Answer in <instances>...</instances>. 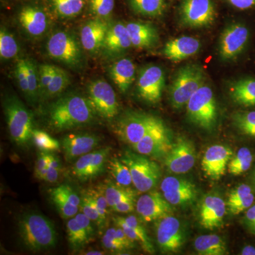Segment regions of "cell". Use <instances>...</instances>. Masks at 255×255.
Returning a JSON list of instances; mask_svg holds the SVG:
<instances>
[{
    "instance_id": "6da1fadb",
    "label": "cell",
    "mask_w": 255,
    "mask_h": 255,
    "mask_svg": "<svg viewBox=\"0 0 255 255\" xmlns=\"http://www.w3.org/2000/svg\"><path fill=\"white\" fill-rule=\"evenodd\" d=\"M95 115L88 98L73 94L64 96L50 106L48 122L52 128L63 131L91 123Z\"/></svg>"
},
{
    "instance_id": "7a4b0ae2",
    "label": "cell",
    "mask_w": 255,
    "mask_h": 255,
    "mask_svg": "<svg viewBox=\"0 0 255 255\" xmlns=\"http://www.w3.org/2000/svg\"><path fill=\"white\" fill-rule=\"evenodd\" d=\"M21 241L29 251L41 252L56 246L58 235L53 222L46 216L35 212L23 214L18 221Z\"/></svg>"
},
{
    "instance_id": "3957f363",
    "label": "cell",
    "mask_w": 255,
    "mask_h": 255,
    "mask_svg": "<svg viewBox=\"0 0 255 255\" xmlns=\"http://www.w3.org/2000/svg\"><path fill=\"white\" fill-rule=\"evenodd\" d=\"M3 109L11 140L20 147H27L35 130L33 114L15 95L5 97Z\"/></svg>"
},
{
    "instance_id": "277c9868",
    "label": "cell",
    "mask_w": 255,
    "mask_h": 255,
    "mask_svg": "<svg viewBox=\"0 0 255 255\" xmlns=\"http://www.w3.org/2000/svg\"><path fill=\"white\" fill-rule=\"evenodd\" d=\"M204 70L196 64H189L178 70L170 87V101L173 108L180 110L203 85H205Z\"/></svg>"
},
{
    "instance_id": "5b68a950",
    "label": "cell",
    "mask_w": 255,
    "mask_h": 255,
    "mask_svg": "<svg viewBox=\"0 0 255 255\" xmlns=\"http://www.w3.org/2000/svg\"><path fill=\"white\" fill-rule=\"evenodd\" d=\"M187 112L188 118L194 125L206 130L214 128L217 123V105L214 92L209 85H203L191 97Z\"/></svg>"
},
{
    "instance_id": "8992f818",
    "label": "cell",
    "mask_w": 255,
    "mask_h": 255,
    "mask_svg": "<svg viewBox=\"0 0 255 255\" xmlns=\"http://www.w3.org/2000/svg\"><path fill=\"white\" fill-rule=\"evenodd\" d=\"M129 169L132 184L140 192H147L155 187L160 179L158 164L136 152L127 150L121 157Z\"/></svg>"
},
{
    "instance_id": "52a82bcc",
    "label": "cell",
    "mask_w": 255,
    "mask_h": 255,
    "mask_svg": "<svg viewBox=\"0 0 255 255\" xmlns=\"http://www.w3.org/2000/svg\"><path fill=\"white\" fill-rule=\"evenodd\" d=\"M160 120L155 116L143 112H128L117 120L114 132L122 141L133 146Z\"/></svg>"
},
{
    "instance_id": "ba28073f",
    "label": "cell",
    "mask_w": 255,
    "mask_h": 255,
    "mask_svg": "<svg viewBox=\"0 0 255 255\" xmlns=\"http://www.w3.org/2000/svg\"><path fill=\"white\" fill-rule=\"evenodd\" d=\"M81 43L67 31H57L50 36L46 50L50 58L71 68H78L82 62Z\"/></svg>"
},
{
    "instance_id": "9c48e42d",
    "label": "cell",
    "mask_w": 255,
    "mask_h": 255,
    "mask_svg": "<svg viewBox=\"0 0 255 255\" xmlns=\"http://www.w3.org/2000/svg\"><path fill=\"white\" fill-rule=\"evenodd\" d=\"M89 101L96 115L113 120L119 113V105L113 87L103 80L92 82L87 87Z\"/></svg>"
},
{
    "instance_id": "30bf717a",
    "label": "cell",
    "mask_w": 255,
    "mask_h": 255,
    "mask_svg": "<svg viewBox=\"0 0 255 255\" xmlns=\"http://www.w3.org/2000/svg\"><path fill=\"white\" fill-rule=\"evenodd\" d=\"M180 16L185 26L208 27L216 18L214 2L212 0H184L181 5Z\"/></svg>"
},
{
    "instance_id": "8fae6325",
    "label": "cell",
    "mask_w": 255,
    "mask_h": 255,
    "mask_svg": "<svg viewBox=\"0 0 255 255\" xmlns=\"http://www.w3.org/2000/svg\"><path fill=\"white\" fill-rule=\"evenodd\" d=\"M172 146L168 128L160 120L132 147L135 152L141 155L159 157L167 155Z\"/></svg>"
},
{
    "instance_id": "7c38bea8",
    "label": "cell",
    "mask_w": 255,
    "mask_h": 255,
    "mask_svg": "<svg viewBox=\"0 0 255 255\" xmlns=\"http://www.w3.org/2000/svg\"><path fill=\"white\" fill-rule=\"evenodd\" d=\"M157 221L156 236L159 249L164 253H177L184 243V233L180 221L170 215Z\"/></svg>"
},
{
    "instance_id": "4fadbf2b",
    "label": "cell",
    "mask_w": 255,
    "mask_h": 255,
    "mask_svg": "<svg viewBox=\"0 0 255 255\" xmlns=\"http://www.w3.org/2000/svg\"><path fill=\"white\" fill-rule=\"evenodd\" d=\"M250 38V31L242 23L229 25L223 31L219 42L221 59L230 61L237 58L244 50Z\"/></svg>"
},
{
    "instance_id": "5bb4252c",
    "label": "cell",
    "mask_w": 255,
    "mask_h": 255,
    "mask_svg": "<svg viewBox=\"0 0 255 255\" xmlns=\"http://www.w3.org/2000/svg\"><path fill=\"white\" fill-rule=\"evenodd\" d=\"M164 74L157 65H149L140 70L137 80V93L142 100L157 104L162 98L164 87Z\"/></svg>"
},
{
    "instance_id": "9a60e30c",
    "label": "cell",
    "mask_w": 255,
    "mask_h": 255,
    "mask_svg": "<svg viewBox=\"0 0 255 255\" xmlns=\"http://www.w3.org/2000/svg\"><path fill=\"white\" fill-rule=\"evenodd\" d=\"M195 162V147L185 137H178L164 159L166 167L175 174L187 173L193 168Z\"/></svg>"
},
{
    "instance_id": "2e32d148",
    "label": "cell",
    "mask_w": 255,
    "mask_h": 255,
    "mask_svg": "<svg viewBox=\"0 0 255 255\" xmlns=\"http://www.w3.org/2000/svg\"><path fill=\"white\" fill-rule=\"evenodd\" d=\"M111 150L110 147H103L79 157L72 169L74 176L82 182L98 177L105 171Z\"/></svg>"
},
{
    "instance_id": "e0dca14e",
    "label": "cell",
    "mask_w": 255,
    "mask_h": 255,
    "mask_svg": "<svg viewBox=\"0 0 255 255\" xmlns=\"http://www.w3.org/2000/svg\"><path fill=\"white\" fill-rule=\"evenodd\" d=\"M160 189L164 199L173 206L190 204L197 196V190L193 183L175 177L164 178L161 182Z\"/></svg>"
},
{
    "instance_id": "ac0fdd59",
    "label": "cell",
    "mask_w": 255,
    "mask_h": 255,
    "mask_svg": "<svg viewBox=\"0 0 255 255\" xmlns=\"http://www.w3.org/2000/svg\"><path fill=\"white\" fill-rule=\"evenodd\" d=\"M137 214L144 222H152L170 213L171 204L158 191H149L139 197L135 207Z\"/></svg>"
},
{
    "instance_id": "d6986e66",
    "label": "cell",
    "mask_w": 255,
    "mask_h": 255,
    "mask_svg": "<svg viewBox=\"0 0 255 255\" xmlns=\"http://www.w3.org/2000/svg\"><path fill=\"white\" fill-rule=\"evenodd\" d=\"M233 156V150L228 146H211L204 154L201 167L207 177L213 180H219L224 175Z\"/></svg>"
},
{
    "instance_id": "ffe728a7",
    "label": "cell",
    "mask_w": 255,
    "mask_h": 255,
    "mask_svg": "<svg viewBox=\"0 0 255 255\" xmlns=\"http://www.w3.org/2000/svg\"><path fill=\"white\" fill-rule=\"evenodd\" d=\"M199 207V221L203 228L214 231L223 226L227 206L222 198L214 194L206 196Z\"/></svg>"
},
{
    "instance_id": "44dd1931",
    "label": "cell",
    "mask_w": 255,
    "mask_h": 255,
    "mask_svg": "<svg viewBox=\"0 0 255 255\" xmlns=\"http://www.w3.org/2000/svg\"><path fill=\"white\" fill-rule=\"evenodd\" d=\"M110 25L106 20L99 18L85 23L80 32V43L84 50L92 55L102 52Z\"/></svg>"
},
{
    "instance_id": "7402d4cb",
    "label": "cell",
    "mask_w": 255,
    "mask_h": 255,
    "mask_svg": "<svg viewBox=\"0 0 255 255\" xmlns=\"http://www.w3.org/2000/svg\"><path fill=\"white\" fill-rule=\"evenodd\" d=\"M52 202L63 219L75 217L80 211L81 198L68 184H61L49 189Z\"/></svg>"
},
{
    "instance_id": "603a6c76",
    "label": "cell",
    "mask_w": 255,
    "mask_h": 255,
    "mask_svg": "<svg viewBox=\"0 0 255 255\" xmlns=\"http://www.w3.org/2000/svg\"><path fill=\"white\" fill-rule=\"evenodd\" d=\"M100 141L95 134L74 133L65 135L61 144L65 157L70 162L92 152Z\"/></svg>"
},
{
    "instance_id": "cb8c5ba5",
    "label": "cell",
    "mask_w": 255,
    "mask_h": 255,
    "mask_svg": "<svg viewBox=\"0 0 255 255\" xmlns=\"http://www.w3.org/2000/svg\"><path fill=\"white\" fill-rule=\"evenodd\" d=\"M132 47L127 25L115 22L110 25L102 51L111 58L122 56Z\"/></svg>"
},
{
    "instance_id": "d4e9b609",
    "label": "cell",
    "mask_w": 255,
    "mask_h": 255,
    "mask_svg": "<svg viewBox=\"0 0 255 255\" xmlns=\"http://www.w3.org/2000/svg\"><path fill=\"white\" fill-rule=\"evenodd\" d=\"M18 21L21 27L29 36H41L44 34L50 25L48 15L41 8L26 6L18 13Z\"/></svg>"
},
{
    "instance_id": "484cf974",
    "label": "cell",
    "mask_w": 255,
    "mask_h": 255,
    "mask_svg": "<svg viewBox=\"0 0 255 255\" xmlns=\"http://www.w3.org/2000/svg\"><path fill=\"white\" fill-rule=\"evenodd\" d=\"M126 25L132 47L137 49L147 50L157 46L159 35L155 26L141 21H131Z\"/></svg>"
},
{
    "instance_id": "4316f807",
    "label": "cell",
    "mask_w": 255,
    "mask_h": 255,
    "mask_svg": "<svg viewBox=\"0 0 255 255\" xmlns=\"http://www.w3.org/2000/svg\"><path fill=\"white\" fill-rule=\"evenodd\" d=\"M200 48V41L197 38L182 36L167 42L164 47L163 54L167 59L178 63L196 54Z\"/></svg>"
},
{
    "instance_id": "83f0119b",
    "label": "cell",
    "mask_w": 255,
    "mask_h": 255,
    "mask_svg": "<svg viewBox=\"0 0 255 255\" xmlns=\"http://www.w3.org/2000/svg\"><path fill=\"white\" fill-rule=\"evenodd\" d=\"M135 64L128 58L117 60L111 66V78L122 93H127L131 87L135 80Z\"/></svg>"
},
{
    "instance_id": "f1b7e54d",
    "label": "cell",
    "mask_w": 255,
    "mask_h": 255,
    "mask_svg": "<svg viewBox=\"0 0 255 255\" xmlns=\"http://www.w3.org/2000/svg\"><path fill=\"white\" fill-rule=\"evenodd\" d=\"M230 95L235 103L243 107H255V79H241L230 88Z\"/></svg>"
},
{
    "instance_id": "f546056e",
    "label": "cell",
    "mask_w": 255,
    "mask_h": 255,
    "mask_svg": "<svg viewBox=\"0 0 255 255\" xmlns=\"http://www.w3.org/2000/svg\"><path fill=\"white\" fill-rule=\"evenodd\" d=\"M194 249L202 255H223L227 253L226 242L216 234L199 236L194 241Z\"/></svg>"
},
{
    "instance_id": "4dcf8cb0",
    "label": "cell",
    "mask_w": 255,
    "mask_h": 255,
    "mask_svg": "<svg viewBox=\"0 0 255 255\" xmlns=\"http://www.w3.org/2000/svg\"><path fill=\"white\" fill-rule=\"evenodd\" d=\"M135 14L148 17L162 16L166 8L165 0H128Z\"/></svg>"
},
{
    "instance_id": "1f68e13d",
    "label": "cell",
    "mask_w": 255,
    "mask_h": 255,
    "mask_svg": "<svg viewBox=\"0 0 255 255\" xmlns=\"http://www.w3.org/2000/svg\"><path fill=\"white\" fill-rule=\"evenodd\" d=\"M107 202L111 209L121 201L128 199H135L136 193L127 187H122L115 182L108 180L103 184Z\"/></svg>"
},
{
    "instance_id": "d6a6232c",
    "label": "cell",
    "mask_w": 255,
    "mask_h": 255,
    "mask_svg": "<svg viewBox=\"0 0 255 255\" xmlns=\"http://www.w3.org/2000/svg\"><path fill=\"white\" fill-rule=\"evenodd\" d=\"M66 226L68 243L73 250L82 249L92 241L85 230L75 218L69 219Z\"/></svg>"
},
{
    "instance_id": "836d02e7",
    "label": "cell",
    "mask_w": 255,
    "mask_h": 255,
    "mask_svg": "<svg viewBox=\"0 0 255 255\" xmlns=\"http://www.w3.org/2000/svg\"><path fill=\"white\" fill-rule=\"evenodd\" d=\"M253 160V155L251 150L248 147H241L230 160L228 172L234 176L241 175L251 168Z\"/></svg>"
},
{
    "instance_id": "e575fe53",
    "label": "cell",
    "mask_w": 255,
    "mask_h": 255,
    "mask_svg": "<svg viewBox=\"0 0 255 255\" xmlns=\"http://www.w3.org/2000/svg\"><path fill=\"white\" fill-rule=\"evenodd\" d=\"M108 169L114 182L119 185L128 187L132 184L130 169L122 159L117 157L109 159Z\"/></svg>"
},
{
    "instance_id": "d590c367",
    "label": "cell",
    "mask_w": 255,
    "mask_h": 255,
    "mask_svg": "<svg viewBox=\"0 0 255 255\" xmlns=\"http://www.w3.org/2000/svg\"><path fill=\"white\" fill-rule=\"evenodd\" d=\"M55 13L62 18L78 16L85 6V0H50Z\"/></svg>"
},
{
    "instance_id": "8d00e7d4",
    "label": "cell",
    "mask_w": 255,
    "mask_h": 255,
    "mask_svg": "<svg viewBox=\"0 0 255 255\" xmlns=\"http://www.w3.org/2000/svg\"><path fill=\"white\" fill-rule=\"evenodd\" d=\"M18 46L14 36L5 27L0 30V58L1 60L13 59L17 56Z\"/></svg>"
},
{
    "instance_id": "74e56055",
    "label": "cell",
    "mask_w": 255,
    "mask_h": 255,
    "mask_svg": "<svg viewBox=\"0 0 255 255\" xmlns=\"http://www.w3.org/2000/svg\"><path fill=\"white\" fill-rule=\"evenodd\" d=\"M113 221L116 226H119V227L122 228L124 230L128 237L132 240V241L138 243L144 251L150 253V254H153L155 253V248H154L150 238L139 234L124 221L122 216H115L113 218Z\"/></svg>"
},
{
    "instance_id": "f35d334b",
    "label": "cell",
    "mask_w": 255,
    "mask_h": 255,
    "mask_svg": "<svg viewBox=\"0 0 255 255\" xmlns=\"http://www.w3.org/2000/svg\"><path fill=\"white\" fill-rule=\"evenodd\" d=\"M233 122L242 133L255 137V111L237 112L233 114Z\"/></svg>"
},
{
    "instance_id": "ab89813d",
    "label": "cell",
    "mask_w": 255,
    "mask_h": 255,
    "mask_svg": "<svg viewBox=\"0 0 255 255\" xmlns=\"http://www.w3.org/2000/svg\"><path fill=\"white\" fill-rule=\"evenodd\" d=\"M70 79L68 73L63 69L56 67L54 76L50 82L49 87L47 89L46 94L43 97L46 98L55 97L62 93L68 86Z\"/></svg>"
},
{
    "instance_id": "60d3db41",
    "label": "cell",
    "mask_w": 255,
    "mask_h": 255,
    "mask_svg": "<svg viewBox=\"0 0 255 255\" xmlns=\"http://www.w3.org/2000/svg\"><path fill=\"white\" fill-rule=\"evenodd\" d=\"M85 192L90 196L92 200L93 201L94 204L100 215L102 225L105 226L107 220V216H108V208L110 206H109L107 198H106L103 185L100 186L95 189H88Z\"/></svg>"
},
{
    "instance_id": "b9f144b4",
    "label": "cell",
    "mask_w": 255,
    "mask_h": 255,
    "mask_svg": "<svg viewBox=\"0 0 255 255\" xmlns=\"http://www.w3.org/2000/svg\"><path fill=\"white\" fill-rule=\"evenodd\" d=\"M33 142L41 152H53L60 149V142L43 130H33Z\"/></svg>"
},
{
    "instance_id": "7bdbcfd3",
    "label": "cell",
    "mask_w": 255,
    "mask_h": 255,
    "mask_svg": "<svg viewBox=\"0 0 255 255\" xmlns=\"http://www.w3.org/2000/svg\"><path fill=\"white\" fill-rule=\"evenodd\" d=\"M25 65L28 83V98L31 102H35L39 96V75L32 60L25 58Z\"/></svg>"
},
{
    "instance_id": "ee69618b",
    "label": "cell",
    "mask_w": 255,
    "mask_h": 255,
    "mask_svg": "<svg viewBox=\"0 0 255 255\" xmlns=\"http://www.w3.org/2000/svg\"><path fill=\"white\" fill-rule=\"evenodd\" d=\"M115 0H90L92 14L97 18L107 19L113 12Z\"/></svg>"
},
{
    "instance_id": "f6af8a7d",
    "label": "cell",
    "mask_w": 255,
    "mask_h": 255,
    "mask_svg": "<svg viewBox=\"0 0 255 255\" xmlns=\"http://www.w3.org/2000/svg\"><path fill=\"white\" fill-rule=\"evenodd\" d=\"M80 210L84 214L86 215L92 222L97 223L99 228L102 229V228H104L100 215L99 214L93 201L86 192L84 193L83 196H82Z\"/></svg>"
},
{
    "instance_id": "bcb514c9",
    "label": "cell",
    "mask_w": 255,
    "mask_h": 255,
    "mask_svg": "<svg viewBox=\"0 0 255 255\" xmlns=\"http://www.w3.org/2000/svg\"><path fill=\"white\" fill-rule=\"evenodd\" d=\"M254 201V194L251 193L236 200L227 201L226 206L231 214L238 215L251 208Z\"/></svg>"
},
{
    "instance_id": "7dc6e473",
    "label": "cell",
    "mask_w": 255,
    "mask_h": 255,
    "mask_svg": "<svg viewBox=\"0 0 255 255\" xmlns=\"http://www.w3.org/2000/svg\"><path fill=\"white\" fill-rule=\"evenodd\" d=\"M56 66L44 64L40 66L38 70L39 75V96L45 95L47 89L49 87L50 82L54 76Z\"/></svg>"
},
{
    "instance_id": "c3c4849f",
    "label": "cell",
    "mask_w": 255,
    "mask_h": 255,
    "mask_svg": "<svg viewBox=\"0 0 255 255\" xmlns=\"http://www.w3.org/2000/svg\"><path fill=\"white\" fill-rule=\"evenodd\" d=\"M102 246L106 250L112 252L126 251L123 245L119 241L116 232V228H110L106 231L102 239Z\"/></svg>"
},
{
    "instance_id": "681fc988",
    "label": "cell",
    "mask_w": 255,
    "mask_h": 255,
    "mask_svg": "<svg viewBox=\"0 0 255 255\" xmlns=\"http://www.w3.org/2000/svg\"><path fill=\"white\" fill-rule=\"evenodd\" d=\"M15 75H16L20 90L23 92V95L28 98V83L26 65H25V58L18 60L16 63V68H15Z\"/></svg>"
},
{
    "instance_id": "f907efd6",
    "label": "cell",
    "mask_w": 255,
    "mask_h": 255,
    "mask_svg": "<svg viewBox=\"0 0 255 255\" xmlns=\"http://www.w3.org/2000/svg\"><path fill=\"white\" fill-rule=\"evenodd\" d=\"M50 152H41L36 161L34 167V175L37 179L43 180L48 169Z\"/></svg>"
},
{
    "instance_id": "816d5d0a",
    "label": "cell",
    "mask_w": 255,
    "mask_h": 255,
    "mask_svg": "<svg viewBox=\"0 0 255 255\" xmlns=\"http://www.w3.org/2000/svg\"><path fill=\"white\" fill-rule=\"evenodd\" d=\"M135 199H128L119 202L117 205L112 208V210L117 213H122V214H128V213L133 212L135 207H136V203Z\"/></svg>"
},
{
    "instance_id": "f5cc1de1",
    "label": "cell",
    "mask_w": 255,
    "mask_h": 255,
    "mask_svg": "<svg viewBox=\"0 0 255 255\" xmlns=\"http://www.w3.org/2000/svg\"><path fill=\"white\" fill-rule=\"evenodd\" d=\"M74 218L81 225L84 229L85 230V231H86L89 237H90V239L92 241L94 234H95V231H94V228L93 226H92V221L91 220L89 219L86 215L84 214L81 211L79 212Z\"/></svg>"
},
{
    "instance_id": "db71d44e",
    "label": "cell",
    "mask_w": 255,
    "mask_h": 255,
    "mask_svg": "<svg viewBox=\"0 0 255 255\" xmlns=\"http://www.w3.org/2000/svg\"><path fill=\"white\" fill-rule=\"evenodd\" d=\"M117 227L116 228V232H117V238L125 248L126 251L133 248L135 247V243H134L135 242L132 241V240L128 237L122 228L119 227V226H117Z\"/></svg>"
},
{
    "instance_id": "11a10c76",
    "label": "cell",
    "mask_w": 255,
    "mask_h": 255,
    "mask_svg": "<svg viewBox=\"0 0 255 255\" xmlns=\"http://www.w3.org/2000/svg\"><path fill=\"white\" fill-rule=\"evenodd\" d=\"M245 221L249 229L255 233V205L247 210Z\"/></svg>"
},
{
    "instance_id": "9f6ffc18",
    "label": "cell",
    "mask_w": 255,
    "mask_h": 255,
    "mask_svg": "<svg viewBox=\"0 0 255 255\" xmlns=\"http://www.w3.org/2000/svg\"><path fill=\"white\" fill-rule=\"evenodd\" d=\"M230 3L237 9H250L255 5V0H228Z\"/></svg>"
},
{
    "instance_id": "6f0895ef",
    "label": "cell",
    "mask_w": 255,
    "mask_h": 255,
    "mask_svg": "<svg viewBox=\"0 0 255 255\" xmlns=\"http://www.w3.org/2000/svg\"><path fill=\"white\" fill-rule=\"evenodd\" d=\"M61 169L48 167L46 175L43 178V180L46 182L55 183L58 180Z\"/></svg>"
},
{
    "instance_id": "680465c9",
    "label": "cell",
    "mask_w": 255,
    "mask_h": 255,
    "mask_svg": "<svg viewBox=\"0 0 255 255\" xmlns=\"http://www.w3.org/2000/svg\"><path fill=\"white\" fill-rule=\"evenodd\" d=\"M48 167H53V168L61 169L62 164L60 159L55 155L54 154L50 152L49 162H48Z\"/></svg>"
},
{
    "instance_id": "91938a15",
    "label": "cell",
    "mask_w": 255,
    "mask_h": 255,
    "mask_svg": "<svg viewBox=\"0 0 255 255\" xmlns=\"http://www.w3.org/2000/svg\"><path fill=\"white\" fill-rule=\"evenodd\" d=\"M241 255H255V247L247 246L243 248L241 251Z\"/></svg>"
},
{
    "instance_id": "94428289",
    "label": "cell",
    "mask_w": 255,
    "mask_h": 255,
    "mask_svg": "<svg viewBox=\"0 0 255 255\" xmlns=\"http://www.w3.org/2000/svg\"><path fill=\"white\" fill-rule=\"evenodd\" d=\"M105 254V253L104 252L99 251H91L87 252L86 253H83V255H102Z\"/></svg>"
},
{
    "instance_id": "6125c7cd",
    "label": "cell",
    "mask_w": 255,
    "mask_h": 255,
    "mask_svg": "<svg viewBox=\"0 0 255 255\" xmlns=\"http://www.w3.org/2000/svg\"></svg>"
}]
</instances>
